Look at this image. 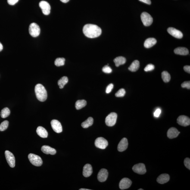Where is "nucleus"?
<instances>
[{
	"instance_id": "nucleus-18",
	"label": "nucleus",
	"mask_w": 190,
	"mask_h": 190,
	"mask_svg": "<svg viewBox=\"0 0 190 190\" xmlns=\"http://www.w3.org/2000/svg\"><path fill=\"white\" fill-rule=\"evenodd\" d=\"M92 173V167L91 164H87L83 166V175L85 177L87 178L90 176Z\"/></svg>"
},
{
	"instance_id": "nucleus-9",
	"label": "nucleus",
	"mask_w": 190,
	"mask_h": 190,
	"mask_svg": "<svg viewBox=\"0 0 190 190\" xmlns=\"http://www.w3.org/2000/svg\"><path fill=\"white\" fill-rule=\"evenodd\" d=\"M39 6L42 9L43 13L45 15H48L51 12V7L47 1H42L39 3Z\"/></svg>"
},
{
	"instance_id": "nucleus-41",
	"label": "nucleus",
	"mask_w": 190,
	"mask_h": 190,
	"mask_svg": "<svg viewBox=\"0 0 190 190\" xmlns=\"http://www.w3.org/2000/svg\"><path fill=\"white\" fill-rule=\"evenodd\" d=\"M183 68L185 72H187L188 73H190V66H184Z\"/></svg>"
},
{
	"instance_id": "nucleus-32",
	"label": "nucleus",
	"mask_w": 190,
	"mask_h": 190,
	"mask_svg": "<svg viewBox=\"0 0 190 190\" xmlns=\"http://www.w3.org/2000/svg\"><path fill=\"white\" fill-rule=\"evenodd\" d=\"M9 122L8 120H5L1 123L0 125V131H3L6 130L8 128Z\"/></svg>"
},
{
	"instance_id": "nucleus-14",
	"label": "nucleus",
	"mask_w": 190,
	"mask_h": 190,
	"mask_svg": "<svg viewBox=\"0 0 190 190\" xmlns=\"http://www.w3.org/2000/svg\"><path fill=\"white\" fill-rule=\"evenodd\" d=\"M167 31L170 35L177 39H181L183 36L181 32L174 28H168L167 29Z\"/></svg>"
},
{
	"instance_id": "nucleus-7",
	"label": "nucleus",
	"mask_w": 190,
	"mask_h": 190,
	"mask_svg": "<svg viewBox=\"0 0 190 190\" xmlns=\"http://www.w3.org/2000/svg\"><path fill=\"white\" fill-rule=\"evenodd\" d=\"M95 145L97 148L104 149L108 145V142L104 138L100 137L97 138L95 141Z\"/></svg>"
},
{
	"instance_id": "nucleus-33",
	"label": "nucleus",
	"mask_w": 190,
	"mask_h": 190,
	"mask_svg": "<svg viewBox=\"0 0 190 190\" xmlns=\"http://www.w3.org/2000/svg\"><path fill=\"white\" fill-rule=\"evenodd\" d=\"M126 93V91L123 88H121L116 93L115 96L117 97H123L124 96Z\"/></svg>"
},
{
	"instance_id": "nucleus-44",
	"label": "nucleus",
	"mask_w": 190,
	"mask_h": 190,
	"mask_svg": "<svg viewBox=\"0 0 190 190\" xmlns=\"http://www.w3.org/2000/svg\"><path fill=\"white\" fill-rule=\"evenodd\" d=\"M3 49V46L2 45V44L0 42V51H2Z\"/></svg>"
},
{
	"instance_id": "nucleus-39",
	"label": "nucleus",
	"mask_w": 190,
	"mask_h": 190,
	"mask_svg": "<svg viewBox=\"0 0 190 190\" xmlns=\"http://www.w3.org/2000/svg\"><path fill=\"white\" fill-rule=\"evenodd\" d=\"M161 110L160 108L157 109L154 112V116L156 117H158L160 116V113H161Z\"/></svg>"
},
{
	"instance_id": "nucleus-16",
	"label": "nucleus",
	"mask_w": 190,
	"mask_h": 190,
	"mask_svg": "<svg viewBox=\"0 0 190 190\" xmlns=\"http://www.w3.org/2000/svg\"><path fill=\"white\" fill-rule=\"evenodd\" d=\"M128 146V142L127 139L126 138H124L120 141L118 146V150L120 152H123L127 149Z\"/></svg>"
},
{
	"instance_id": "nucleus-35",
	"label": "nucleus",
	"mask_w": 190,
	"mask_h": 190,
	"mask_svg": "<svg viewBox=\"0 0 190 190\" xmlns=\"http://www.w3.org/2000/svg\"><path fill=\"white\" fill-rule=\"evenodd\" d=\"M154 69V65L151 64H149L147 65L146 66L145 68H144V71L145 72H148L152 71Z\"/></svg>"
},
{
	"instance_id": "nucleus-6",
	"label": "nucleus",
	"mask_w": 190,
	"mask_h": 190,
	"mask_svg": "<svg viewBox=\"0 0 190 190\" xmlns=\"http://www.w3.org/2000/svg\"><path fill=\"white\" fill-rule=\"evenodd\" d=\"M141 20L144 26H148L152 24L153 18L147 12H143L141 14Z\"/></svg>"
},
{
	"instance_id": "nucleus-10",
	"label": "nucleus",
	"mask_w": 190,
	"mask_h": 190,
	"mask_svg": "<svg viewBox=\"0 0 190 190\" xmlns=\"http://www.w3.org/2000/svg\"><path fill=\"white\" fill-rule=\"evenodd\" d=\"M132 170L135 173L141 175L145 174L146 172L145 165L142 163L135 164L132 168Z\"/></svg>"
},
{
	"instance_id": "nucleus-34",
	"label": "nucleus",
	"mask_w": 190,
	"mask_h": 190,
	"mask_svg": "<svg viewBox=\"0 0 190 190\" xmlns=\"http://www.w3.org/2000/svg\"><path fill=\"white\" fill-rule=\"evenodd\" d=\"M102 70L103 72L106 73H111L112 70L111 68L108 65H106L104 66L102 69Z\"/></svg>"
},
{
	"instance_id": "nucleus-22",
	"label": "nucleus",
	"mask_w": 190,
	"mask_h": 190,
	"mask_svg": "<svg viewBox=\"0 0 190 190\" xmlns=\"http://www.w3.org/2000/svg\"><path fill=\"white\" fill-rule=\"evenodd\" d=\"M156 43V39L154 38H148L144 42V46L146 48H149L154 46Z\"/></svg>"
},
{
	"instance_id": "nucleus-37",
	"label": "nucleus",
	"mask_w": 190,
	"mask_h": 190,
	"mask_svg": "<svg viewBox=\"0 0 190 190\" xmlns=\"http://www.w3.org/2000/svg\"><path fill=\"white\" fill-rule=\"evenodd\" d=\"M182 87L183 88H186L188 89H190V81L188 82H183L181 84Z\"/></svg>"
},
{
	"instance_id": "nucleus-3",
	"label": "nucleus",
	"mask_w": 190,
	"mask_h": 190,
	"mask_svg": "<svg viewBox=\"0 0 190 190\" xmlns=\"http://www.w3.org/2000/svg\"><path fill=\"white\" fill-rule=\"evenodd\" d=\"M29 161L34 166H42L43 161L39 156L33 154H29L28 156Z\"/></svg>"
},
{
	"instance_id": "nucleus-1",
	"label": "nucleus",
	"mask_w": 190,
	"mask_h": 190,
	"mask_svg": "<svg viewBox=\"0 0 190 190\" xmlns=\"http://www.w3.org/2000/svg\"><path fill=\"white\" fill-rule=\"evenodd\" d=\"M83 33L87 37L95 38L98 37L101 35L102 30L97 25L92 24L85 25L83 29Z\"/></svg>"
},
{
	"instance_id": "nucleus-26",
	"label": "nucleus",
	"mask_w": 190,
	"mask_h": 190,
	"mask_svg": "<svg viewBox=\"0 0 190 190\" xmlns=\"http://www.w3.org/2000/svg\"><path fill=\"white\" fill-rule=\"evenodd\" d=\"M87 102L85 100H78L76 101L75 107L76 110H79L85 107L86 105Z\"/></svg>"
},
{
	"instance_id": "nucleus-43",
	"label": "nucleus",
	"mask_w": 190,
	"mask_h": 190,
	"mask_svg": "<svg viewBox=\"0 0 190 190\" xmlns=\"http://www.w3.org/2000/svg\"><path fill=\"white\" fill-rule=\"evenodd\" d=\"M60 1L63 3H67L70 0H60Z\"/></svg>"
},
{
	"instance_id": "nucleus-45",
	"label": "nucleus",
	"mask_w": 190,
	"mask_h": 190,
	"mask_svg": "<svg viewBox=\"0 0 190 190\" xmlns=\"http://www.w3.org/2000/svg\"><path fill=\"white\" fill-rule=\"evenodd\" d=\"M79 190H90V189H84V188H81L79 189Z\"/></svg>"
},
{
	"instance_id": "nucleus-19",
	"label": "nucleus",
	"mask_w": 190,
	"mask_h": 190,
	"mask_svg": "<svg viewBox=\"0 0 190 190\" xmlns=\"http://www.w3.org/2000/svg\"><path fill=\"white\" fill-rule=\"evenodd\" d=\"M41 151L44 154H51V155H54L57 153L55 149L47 145H44L42 146L41 148Z\"/></svg>"
},
{
	"instance_id": "nucleus-30",
	"label": "nucleus",
	"mask_w": 190,
	"mask_h": 190,
	"mask_svg": "<svg viewBox=\"0 0 190 190\" xmlns=\"http://www.w3.org/2000/svg\"><path fill=\"white\" fill-rule=\"evenodd\" d=\"M10 111L8 107H5L1 110V118H5L8 117L10 115Z\"/></svg>"
},
{
	"instance_id": "nucleus-36",
	"label": "nucleus",
	"mask_w": 190,
	"mask_h": 190,
	"mask_svg": "<svg viewBox=\"0 0 190 190\" xmlns=\"http://www.w3.org/2000/svg\"><path fill=\"white\" fill-rule=\"evenodd\" d=\"M184 164L187 168L190 170V159L188 158H185L184 160Z\"/></svg>"
},
{
	"instance_id": "nucleus-15",
	"label": "nucleus",
	"mask_w": 190,
	"mask_h": 190,
	"mask_svg": "<svg viewBox=\"0 0 190 190\" xmlns=\"http://www.w3.org/2000/svg\"><path fill=\"white\" fill-rule=\"evenodd\" d=\"M108 172L105 169H102L100 170L98 174V179L100 182L105 181L108 176Z\"/></svg>"
},
{
	"instance_id": "nucleus-25",
	"label": "nucleus",
	"mask_w": 190,
	"mask_h": 190,
	"mask_svg": "<svg viewBox=\"0 0 190 190\" xmlns=\"http://www.w3.org/2000/svg\"><path fill=\"white\" fill-rule=\"evenodd\" d=\"M114 62L116 67H118L121 65L124 64L126 62V59L124 57H119L114 59Z\"/></svg>"
},
{
	"instance_id": "nucleus-28",
	"label": "nucleus",
	"mask_w": 190,
	"mask_h": 190,
	"mask_svg": "<svg viewBox=\"0 0 190 190\" xmlns=\"http://www.w3.org/2000/svg\"><path fill=\"white\" fill-rule=\"evenodd\" d=\"M68 79L66 76H63L61 78L58 82V85L60 89H62L68 82Z\"/></svg>"
},
{
	"instance_id": "nucleus-38",
	"label": "nucleus",
	"mask_w": 190,
	"mask_h": 190,
	"mask_svg": "<svg viewBox=\"0 0 190 190\" xmlns=\"http://www.w3.org/2000/svg\"><path fill=\"white\" fill-rule=\"evenodd\" d=\"M113 88V85L112 83L110 84L107 86L106 88V92L107 94L111 92Z\"/></svg>"
},
{
	"instance_id": "nucleus-5",
	"label": "nucleus",
	"mask_w": 190,
	"mask_h": 190,
	"mask_svg": "<svg viewBox=\"0 0 190 190\" xmlns=\"http://www.w3.org/2000/svg\"><path fill=\"white\" fill-rule=\"evenodd\" d=\"M117 118V113L112 112L107 116L105 119L106 125L108 126H112L116 124Z\"/></svg>"
},
{
	"instance_id": "nucleus-20",
	"label": "nucleus",
	"mask_w": 190,
	"mask_h": 190,
	"mask_svg": "<svg viewBox=\"0 0 190 190\" xmlns=\"http://www.w3.org/2000/svg\"><path fill=\"white\" fill-rule=\"evenodd\" d=\"M170 179L169 175L166 174H162L157 178V181L159 183L163 184L169 181Z\"/></svg>"
},
{
	"instance_id": "nucleus-4",
	"label": "nucleus",
	"mask_w": 190,
	"mask_h": 190,
	"mask_svg": "<svg viewBox=\"0 0 190 190\" xmlns=\"http://www.w3.org/2000/svg\"><path fill=\"white\" fill-rule=\"evenodd\" d=\"M29 33L33 37H37L40 33V28L36 23H33L30 24L29 27Z\"/></svg>"
},
{
	"instance_id": "nucleus-46",
	"label": "nucleus",
	"mask_w": 190,
	"mask_h": 190,
	"mask_svg": "<svg viewBox=\"0 0 190 190\" xmlns=\"http://www.w3.org/2000/svg\"><path fill=\"white\" fill-rule=\"evenodd\" d=\"M138 190H143V189H138Z\"/></svg>"
},
{
	"instance_id": "nucleus-17",
	"label": "nucleus",
	"mask_w": 190,
	"mask_h": 190,
	"mask_svg": "<svg viewBox=\"0 0 190 190\" xmlns=\"http://www.w3.org/2000/svg\"><path fill=\"white\" fill-rule=\"evenodd\" d=\"M180 133L177 129L175 128H171L168 130L167 133L168 137L170 139L176 138Z\"/></svg>"
},
{
	"instance_id": "nucleus-42",
	"label": "nucleus",
	"mask_w": 190,
	"mask_h": 190,
	"mask_svg": "<svg viewBox=\"0 0 190 190\" xmlns=\"http://www.w3.org/2000/svg\"><path fill=\"white\" fill-rule=\"evenodd\" d=\"M140 1H142V2L145 3L150 5L151 4V0H139Z\"/></svg>"
},
{
	"instance_id": "nucleus-29",
	"label": "nucleus",
	"mask_w": 190,
	"mask_h": 190,
	"mask_svg": "<svg viewBox=\"0 0 190 190\" xmlns=\"http://www.w3.org/2000/svg\"><path fill=\"white\" fill-rule=\"evenodd\" d=\"M162 78L163 82H168L170 80L171 76L170 74L167 72L164 71L162 73Z\"/></svg>"
},
{
	"instance_id": "nucleus-31",
	"label": "nucleus",
	"mask_w": 190,
	"mask_h": 190,
	"mask_svg": "<svg viewBox=\"0 0 190 190\" xmlns=\"http://www.w3.org/2000/svg\"><path fill=\"white\" fill-rule=\"evenodd\" d=\"M65 59L64 58H57L55 61V64L57 67L64 65Z\"/></svg>"
},
{
	"instance_id": "nucleus-23",
	"label": "nucleus",
	"mask_w": 190,
	"mask_h": 190,
	"mask_svg": "<svg viewBox=\"0 0 190 190\" xmlns=\"http://www.w3.org/2000/svg\"><path fill=\"white\" fill-rule=\"evenodd\" d=\"M175 54L182 55H186L189 54V51L186 48L178 47L174 50Z\"/></svg>"
},
{
	"instance_id": "nucleus-24",
	"label": "nucleus",
	"mask_w": 190,
	"mask_h": 190,
	"mask_svg": "<svg viewBox=\"0 0 190 190\" xmlns=\"http://www.w3.org/2000/svg\"><path fill=\"white\" fill-rule=\"evenodd\" d=\"M140 67L139 62L138 60H135L132 63L128 68L129 70L132 72H136L139 69Z\"/></svg>"
},
{
	"instance_id": "nucleus-21",
	"label": "nucleus",
	"mask_w": 190,
	"mask_h": 190,
	"mask_svg": "<svg viewBox=\"0 0 190 190\" xmlns=\"http://www.w3.org/2000/svg\"><path fill=\"white\" fill-rule=\"evenodd\" d=\"M36 132L38 135L41 137H47L48 133L46 130L42 126H39L36 130Z\"/></svg>"
},
{
	"instance_id": "nucleus-11",
	"label": "nucleus",
	"mask_w": 190,
	"mask_h": 190,
	"mask_svg": "<svg viewBox=\"0 0 190 190\" xmlns=\"http://www.w3.org/2000/svg\"><path fill=\"white\" fill-rule=\"evenodd\" d=\"M177 123L178 124L182 126H189L190 124V119L186 116H180L178 118Z\"/></svg>"
},
{
	"instance_id": "nucleus-40",
	"label": "nucleus",
	"mask_w": 190,
	"mask_h": 190,
	"mask_svg": "<svg viewBox=\"0 0 190 190\" xmlns=\"http://www.w3.org/2000/svg\"><path fill=\"white\" fill-rule=\"evenodd\" d=\"M19 0H7L8 3L10 5H13L17 3Z\"/></svg>"
},
{
	"instance_id": "nucleus-2",
	"label": "nucleus",
	"mask_w": 190,
	"mask_h": 190,
	"mask_svg": "<svg viewBox=\"0 0 190 190\" xmlns=\"http://www.w3.org/2000/svg\"><path fill=\"white\" fill-rule=\"evenodd\" d=\"M35 92L38 100L41 102L46 101L47 94L45 88L41 84H37L35 87Z\"/></svg>"
},
{
	"instance_id": "nucleus-13",
	"label": "nucleus",
	"mask_w": 190,
	"mask_h": 190,
	"mask_svg": "<svg viewBox=\"0 0 190 190\" xmlns=\"http://www.w3.org/2000/svg\"><path fill=\"white\" fill-rule=\"evenodd\" d=\"M132 183V181L130 179L127 178H123L119 183V188L122 190L128 189L131 186Z\"/></svg>"
},
{
	"instance_id": "nucleus-12",
	"label": "nucleus",
	"mask_w": 190,
	"mask_h": 190,
	"mask_svg": "<svg viewBox=\"0 0 190 190\" xmlns=\"http://www.w3.org/2000/svg\"><path fill=\"white\" fill-rule=\"evenodd\" d=\"M51 127L56 133H60L62 131V128L61 124L59 121L53 120L51 122Z\"/></svg>"
},
{
	"instance_id": "nucleus-27",
	"label": "nucleus",
	"mask_w": 190,
	"mask_h": 190,
	"mask_svg": "<svg viewBox=\"0 0 190 190\" xmlns=\"http://www.w3.org/2000/svg\"><path fill=\"white\" fill-rule=\"evenodd\" d=\"M93 123V118L92 117H89L86 121L82 123V126L83 128H87L92 126Z\"/></svg>"
},
{
	"instance_id": "nucleus-8",
	"label": "nucleus",
	"mask_w": 190,
	"mask_h": 190,
	"mask_svg": "<svg viewBox=\"0 0 190 190\" xmlns=\"http://www.w3.org/2000/svg\"><path fill=\"white\" fill-rule=\"evenodd\" d=\"M5 154L9 165L11 168H14L15 166V159L14 154L8 151H5Z\"/></svg>"
}]
</instances>
